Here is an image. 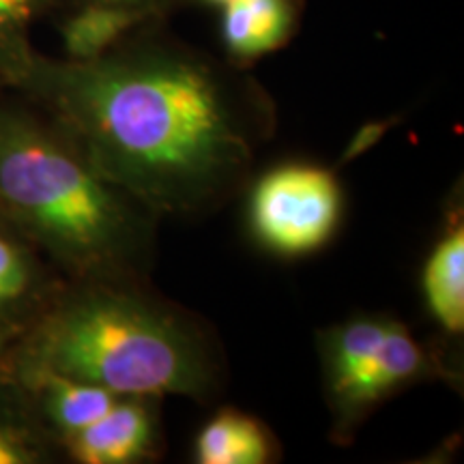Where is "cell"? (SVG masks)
I'll return each instance as SVG.
<instances>
[{
    "mask_svg": "<svg viewBox=\"0 0 464 464\" xmlns=\"http://www.w3.org/2000/svg\"><path fill=\"white\" fill-rule=\"evenodd\" d=\"M102 177L147 211H194L252 158L249 130L205 65L177 54L34 58L20 84Z\"/></svg>",
    "mask_w": 464,
    "mask_h": 464,
    "instance_id": "cell-1",
    "label": "cell"
},
{
    "mask_svg": "<svg viewBox=\"0 0 464 464\" xmlns=\"http://www.w3.org/2000/svg\"><path fill=\"white\" fill-rule=\"evenodd\" d=\"M147 208L97 172L56 123L0 103V218L84 282L130 271Z\"/></svg>",
    "mask_w": 464,
    "mask_h": 464,
    "instance_id": "cell-2",
    "label": "cell"
},
{
    "mask_svg": "<svg viewBox=\"0 0 464 464\" xmlns=\"http://www.w3.org/2000/svg\"><path fill=\"white\" fill-rule=\"evenodd\" d=\"M17 365L119 396H202L213 385L211 355L188 323L108 282H86L45 307Z\"/></svg>",
    "mask_w": 464,
    "mask_h": 464,
    "instance_id": "cell-3",
    "label": "cell"
},
{
    "mask_svg": "<svg viewBox=\"0 0 464 464\" xmlns=\"http://www.w3.org/2000/svg\"><path fill=\"white\" fill-rule=\"evenodd\" d=\"M340 205V185L332 172L318 166H282L254 188L249 224L271 252L301 256L334 235Z\"/></svg>",
    "mask_w": 464,
    "mask_h": 464,
    "instance_id": "cell-4",
    "label": "cell"
},
{
    "mask_svg": "<svg viewBox=\"0 0 464 464\" xmlns=\"http://www.w3.org/2000/svg\"><path fill=\"white\" fill-rule=\"evenodd\" d=\"M149 396H123L106 415L61 439L67 454L82 464H130L150 454L158 420Z\"/></svg>",
    "mask_w": 464,
    "mask_h": 464,
    "instance_id": "cell-5",
    "label": "cell"
},
{
    "mask_svg": "<svg viewBox=\"0 0 464 464\" xmlns=\"http://www.w3.org/2000/svg\"><path fill=\"white\" fill-rule=\"evenodd\" d=\"M48 290L39 249L0 218V332L22 335L45 310Z\"/></svg>",
    "mask_w": 464,
    "mask_h": 464,
    "instance_id": "cell-6",
    "label": "cell"
},
{
    "mask_svg": "<svg viewBox=\"0 0 464 464\" xmlns=\"http://www.w3.org/2000/svg\"><path fill=\"white\" fill-rule=\"evenodd\" d=\"M22 385L28 387L39 404L42 417L58 434V439L82 430L102 415H106L119 402V393L103 390L100 385L69 379L50 370L17 365Z\"/></svg>",
    "mask_w": 464,
    "mask_h": 464,
    "instance_id": "cell-7",
    "label": "cell"
},
{
    "mask_svg": "<svg viewBox=\"0 0 464 464\" xmlns=\"http://www.w3.org/2000/svg\"><path fill=\"white\" fill-rule=\"evenodd\" d=\"M426 370V353L421 351V346L402 324L390 321L381 346L376 348L363 372L338 400V406L348 415L368 409L370 404L381 402L392 392L404 387L406 382L420 379Z\"/></svg>",
    "mask_w": 464,
    "mask_h": 464,
    "instance_id": "cell-8",
    "label": "cell"
},
{
    "mask_svg": "<svg viewBox=\"0 0 464 464\" xmlns=\"http://www.w3.org/2000/svg\"><path fill=\"white\" fill-rule=\"evenodd\" d=\"M293 26L290 0H228L224 5L222 37L237 58H256L277 50Z\"/></svg>",
    "mask_w": 464,
    "mask_h": 464,
    "instance_id": "cell-9",
    "label": "cell"
},
{
    "mask_svg": "<svg viewBox=\"0 0 464 464\" xmlns=\"http://www.w3.org/2000/svg\"><path fill=\"white\" fill-rule=\"evenodd\" d=\"M423 297L445 332L464 329V228L454 226L440 237L423 266Z\"/></svg>",
    "mask_w": 464,
    "mask_h": 464,
    "instance_id": "cell-10",
    "label": "cell"
},
{
    "mask_svg": "<svg viewBox=\"0 0 464 464\" xmlns=\"http://www.w3.org/2000/svg\"><path fill=\"white\" fill-rule=\"evenodd\" d=\"M142 17L144 9L91 0L63 24V48H65L69 61H95V58L108 54V50Z\"/></svg>",
    "mask_w": 464,
    "mask_h": 464,
    "instance_id": "cell-11",
    "label": "cell"
},
{
    "mask_svg": "<svg viewBox=\"0 0 464 464\" xmlns=\"http://www.w3.org/2000/svg\"><path fill=\"white\" fill-rule=\"evenodd\" d=\"M269 458L265 428L237 411L213 417L196 439V460L200 464H265Z\"/></svg>",
    "mask_w": 464,
    "mask_h": 464,
    "instance_id": "cell-12",
    "label": "cell"
},
{
    "mask_svg": "<svg viewBox=\"0 0 464 464\" xmlns=\"http://www.w3.org/2000/svg\"><path fill=\"white\" fill-rule=\"evenodd\" d=\"M387 323L390 321H379V318H355V321L340 324L329 335L327 346H324V368H327V382L335 402L344 396L348 387L372 359L385 335Z\"/></svg>",
    "mask_w": 464,
    "mask_h": 464,
    "instance_id": "cell-13",
    "label": "cell"
},
{
    "mask_svg": "<svg viewBox=\"0 0 464 464\" xmlns=\"http://www.w3.org/2000/svg\"><path fill=\"white\" fill-rule=\"evenodd\" d=\"M45 0H0V75L20 86L31 72L34 56L28 45V28Z\"/></svg>",
    "mask_w": 464,
    "mask_h": 464,
    "instance_id": "cell-14",
    "label": "cell"
},
{
    "mask_svg": "<svg viewBox=\"0 0 464 464\" xmlns=\"http://www.w3.org/2000/svg\"><path fill=\"white\" fill-rule=\"evenodd\" d=\"M48 456V448L34 428L0 415V464H37Z\"/></svg>",
    "mask_w": 464,
    "mask_h": 464,
    "instance_id": "cell-15",
    "label": "cell"
},
{
    "mask_svg": "<svg viewBox=\"0 0 464 464\" xmlns=\"http://www.w3.org/2000/svg\"><path fill=\"white\" fill-rule=\"evenodd\" d=\"M387 125H365L363 130H359V133L355 138H353L351 147H348V158H355V155L362 153V150L370 149L372 144L379 140V138L385 133Z\"/></svg>",
    "mask_w": 464,
    "mask_h": 464,
    "instance_id": "cell-16",
    "label": "cell"
},
{
    "mask_svg": "<svg viewBox=\"0 0 464 464\" xmlns=\"http://www.w3.org/2000/svg\"><path fill=\"white\" fill-rule=\"evenodd\" d=\"M102 3L125 5V7H133V9H147V5L153 3V0H102Z\"/></svg>",
    "mask_w": 464,
    "mask_h": 464,
    "instance_id": "cell-17",
    "label": "cell"
},
{
    "mask_svg": "<svg viewBox=\"0 0 464 464\" xmlns=\"http://www.w3.org/2000/svg\"><path fill=\"white\" fill-rule=\"evenodd\" d=\"M17 334H11V332H0V355H3L5 351H7V346L11 344V340L15 338Z\"/></svg>",
    "mask_w": 464,
    "mask_h": 464,
    "instance_id": "cell-18",
    "label": "cell"
},
{
    "mask_svg": "<svg viewBox=\"0 0 464 464\" xmlns=\"http://www.w3.org/2000/svg\"><path fill=\"white\" fill-rule=\"evenodd\" d=\"M207 3H211V5H226V3H228V0H207Z\"/></svg>",
    "mask_w": 464,
    "mask_h": 464,
    "instance_id": "cell-19",
    "label": "cell"
}]
</instances>
